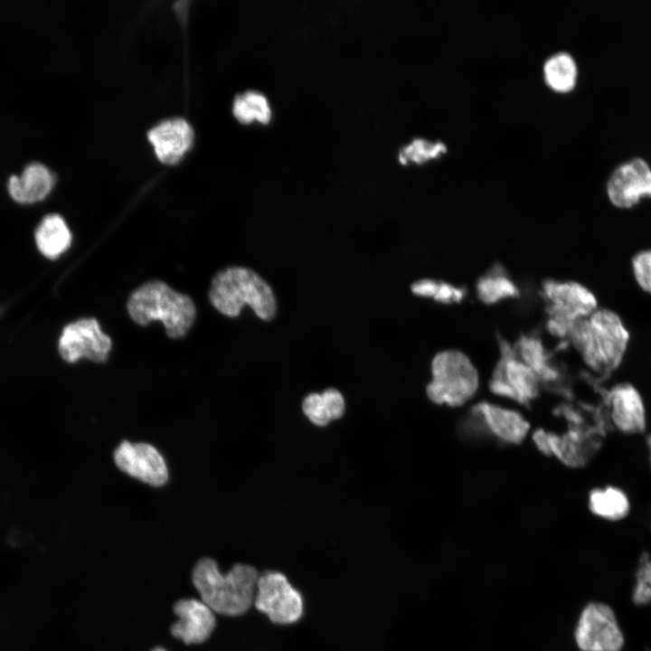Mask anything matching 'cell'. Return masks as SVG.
<instances>
[{
  "instance_id": "cell-1",
  "label": "cell",
  "mask_w": 651,
  "mask_h": 651,
  "mask_svg": "<svg viewBox=\"0 0 651 651\" xmlns=\"http://www.w3.org/2000/svg\"><path fill=\"white\" fill-rule=\"evenodd\" d=\"M567 338L590 371L599 376H609L624 361L630 333L616 311L599 307L577 321Z\"/></svg>"
},
{
  "instance_id": "cell-2",
  "label": "cell",
  "mask_w": 651,
  "mask_h": 651,
  "mask_svg": "<svg viewBox=\"0 0 651 651\" xmlns=\"http://www.w3.org/2000/svg\"><path fill=\"white\" fill-rule=\"evenodd\" d=\"M259 571L248 564L237 563L222 574L217 562L209 557L200 559L192 571V581L201 600L213 612L241 616L254 603Z\"/></svg>"
},
{
  "instance_id": "cell-3",
  "label": "cell",
  "mask_w": 651,
  "mask_h": 651,
  "mask_svg": "<svg viewBox=\"0 0 651 651\" xmlns=\"http://www.w3.org/2000/svg\"><path fill=\"white\" fill-rule=\"evenodd\" d=\"M209 298L219 312L230 317L239 316L245 305L265 321L271 320L277 311L270 286L258 273L243 267H231L217 273Z\"/></svg>"
},
{
  "instance_id": "cell-4",
  "label": "cell",
  "mask_w": 651,
  "mask_h": 651,
  "mask_svg": "<svg viewBox=\"0 0 651 651\" xmlns=\"http://www.w3.org/2000/svg\"><path fill=\"white\" fill-rule=\"evenodd\" d=\"M127 312L138 325L160 320L171 338L184 336L193 326L196 309L190 297L161 281H150L136 289L127 301Z\"/></svg>"
},
{
  "instance_id": "cell-5",
  "label": "cell",
  "mask_w": 651,
  "mask_h": 651,
  "mask_svg": "<svg viewBox=\"0 0 651 651\" xmlns=\"http://www.w3.org/2000/svg\"><path fill=\"white\" fill-rule=\"evenodd\" d=\"M432 379L427 395L433 402L458 407L476 392L479 377L469 357L456 349L439 352L431 362Z\"/></svg>"
},
{
  "instance_id": "cell-6",
  "label": "cell",
  "mask_w": 651,
  "mask_h": 651,
  "mask_svg": "<svg viewBox=\"0 0 651 651\" xmlns=\"http://www.w3.org/2000/svg\"><path fill=\"white\" fill-rule=\"evenodd\" d=\"M542 288L549 304L547 327L557 336L568 337L577 321L599 307L594 293L580 282L548 279L543 282Z\"/></svg>"
},
{
  "instance_id": "cell-7",
  "label": "cell",
  "mask_w": 651,
  "mask_h": 651,
  "mask_svg": "<svg viewBox=\"0 0 651 651\" xmlns=\"http://www.w3.org/2000/svg\"><path fill=\"white\" fill-rule=\"evenodd\" d=\"M256 609L275 624L297 622L303 614L300 592L278 571H265L259 576L254 599Z\"/></svg>"
},
{
  "instance_id": "cell-8",
  "label": "cell",
  "mask_w": 651,
  "mask_h": 651,
  "mask_svg": "<svg viewBox=\"0 0 651 651\" xmlns=\"http://www.w3.org/2000/svg\"><path fill=\"white\" fill-rule=\"evenodd\" d=\"M574 637L581 651H621L624 636L612 609L600 602L589 603L581 611Z\"/></svg>"
},
{
  "instance_id": "cell-9",
  "label": "cell",
  "mask_w": 651,
  "mask_h": 651,
  "mask_svg": "<svg viewBox=\"0 0 651 651\" xmlns=\"http://www.w3.org/2000/svg\"><path fill=\"white\" fill-rule=\"evenodd\" d=\"M112 342L95 318H82L67 325L58 342L61 358L75 363L81 358L105 362L111 350Z\"/></svg>"
},
{
  "instance_id": "cell-10",
  "label": "cell",
  "mask_w": 651,
  "mask_h": 651,
  "mask_svg": "<svg viewBox=\"0 0 651 651\" xmlns=\"http://www.w3.org/2000/svg\"><path fill=\"white\" fill-rule=\"evenodd\" d=\"M608 419L615 430L622 435L646 434L648 425L644 397L636 385L619 382L606 393Z\"/></svg>"
},
{
  "instance_id": "cell-11",
  "label": "cell",
  "mask_w": 651,
  "mask_h": 651,
  "mask_svg": "<svg viewBox=\"0 0 651 651\" xmlns=\"http://www.w3.org/2000/svg\"><path fill=\"white\" fill-rule=\"evenodd\" d=\"M607 195L610 203L621 210L637 205L651 198V167L641 157L631 158L618 165L607 181Z\"/></svg>"
},
{
  "instance_id": "cell-12",
  "label": "cell",
  "mask_w": 651,
  "mask_h": 651,
  "mask_svg": "<svg viewBox=\"0 0 651 651\" xmlns=\"http://www.w3.org/2000/svg\"><path fill=\"white\" fill-rule=\"evenodd\" d=\"M503 357L495 369L490 382L491 390L525 404L533 400L539 392V379L523 361L503 346Z\"/></svg>"
},
{
  "instance_id": "cell-13",
  "label": "cell",
  "mask_w": 651,
  "mask_h": 651,
  "mask_svg": "<svg viewBox=\"0 0 651 651\" xmlns=\"http://www.w3.org/2000/svg\"><path fill=\"white\" fill-rule=\"evenodd\" d=\"M114 459L121 471L150 486H161L168 479L164 458L150 444L125 440L116 448Z\"/></svg>"
},
{
  "instance_id": "cell-14",
  "label": "cell",
  "mask_w": 651,
  "mask_h": 651,
  "mask_svg": "<svg viewBox=\"0 0 651 651\" xmlns=\"http://www.w3.org/2000/svg\"><path fill=\"white\" fill-rule=\"evenodd\" d=\"M173 611L178 620L171 626V634L186 645L203 643L216 627L214 612L202 600L181 599Z\"/></svg>"
},
{
  "instance_id": "cell-15",
  "label": "cell",
  "mask_w": 651,
  "mask_h": 651,
  "mask_svg": "<svg viewBox=\"0 0 651 651\" xmlns=\"http://www.w3.org/2000/svg\"><path fill=\"white\" fill-rule=\"evenodd\" d=\"M147 137L157 158L165 164H175L191 147L193 131L185 119L175 118L157 124Z\"/></svg>"
},
{
  "instance_id": "cell-16",
  "label": "cell",
  "mask_w": 651,
  "mask_h": 651,
  "mask_svg": "<svg viewBox=\"0 0 651 651\" xmlns=\"http://www.w3.org/2000/svg\"><path fill=\"white\" fill-rule=\"evenodd\" d=\"M55 177L42 163L32 162L21 175H13L8 180L11 197L21 203H33L43 200L52 191Z\"/></svg>"
},
{
  "instance_id": "cell-17",
  "label": "cell",
  "mask_w": 651,
  "mask_h": 651,
  "mask_svg": "<svg viewBox=\"0 0 651 651\" xmlns=\"http://www.w3.org/2000/svg\"><path fill=\"white\" fill-rule=\"evenodd\" d=\"M491 432L503 441L517 444L525 438L529 423L512 410L482 402L476 407Z\"/></svg>"
},
{
  "instance_id": "cell-18",
  "label": "cell",
  "mask_w": 651,
  "mask_h": 651,
  "mask_svg": "<svg viewBox=\"0 0 651 651\" xmlns=\"http://www.w3.org/2000/svg\"><path fill=\"white\" fill-rule=\"evenodd\" d=\"M590 512L600 519L609 522L622 521L631 511V501L621 487L607 485L593 488L588 496Z\"/></svg>"
},
{
  "instance_id": "cell-19",
  "label": "cell",
  "mask_w": 651,
  "mask_h": 651,
  "mask_svg": "<svg viewBox=\"0 0 651 651\" xmlns=\"http://www.w3.org/2000/svg\"><path fill=\"white\" fill-rule=\"evenodd\" d=\"M71 233L64 219L52 213L44 216L35 230V242L39 251L47 259H55L71 244Z\"/></svg>"
},
{
  "instance_id": "cell-20",
  "label": "cell",
  "mask_w": 651,
  "mask_h": 651,
  "mask_svg": "<svg viewBox=\"0 0 651 651\" xmlns=\"http://www.w3.org/2000/svg\"><path fill=\"white\" fill-rule=\"evenodd\" d=\"M547 84L560 92L570 91L575 86L578 69L571 54L561 52L549 57L543 66Z\"/></svg>"
},
{
  "instance_id": "cell-21",
  "label": "cell",
  "mask_w": 651,
  "mask_h": 651,
  "mask_svg": "<svg viewBox=\"0 0 651 651\" xmlns=\"http://www.w3.org/2000/svg\"><path fill=\"white\" fill-rule=\"evenodd\" d=\"M516 355L535 373L539 381H552L557 372L548 361V356L541 342L533 337L524 336L516 345Z\"/></svg>"
},
{
  "instance_id": "cell-22",
  "label": "cell",
  "mask_w": 651,
  "mask_h": 651,
  "mask_svg": "<svg viewBox=\"0 0 651 651\" xmlns=\"http://www.w3.org/2000/svg\"><path fill=\"white\" fill-rule=\"evenodd\" d=\"M232 112L241 123L253 120L268 123L271 118V108L267 97L256 90L238 94L233 101Z\"/></svg>"
},
{
  "instance_id": "cell-23",
  "label": "cell",
  "mask_w": 651,
  "mask_h": 651,
  "mask_svg": "<svg viewBox=\"0 0 651 651\" xmlns=\"http://www.w3.org/2000/svg\"><path fill=\"white\" fill-rule=\"evenodd\" d=\"M476 289L478 298L488 305L519 294L514 283L500 269L479 278Z\"/></svg>"
},
{
  "instance_id": "cell-24",
  "label": "cell",
  "mask_w": 651,
  "mask_h": 651,
  "mask_svg": "<svg viewBox=\"0 0 651 651\" xmlns=\"http://www.w3.org/2000/svg\"><path fill=\"white\" fill-rule=\"evenodd\" d=\"M445 151L446 146L441 142L432 143L422 138H416L401 150L399 159L402 164H406L408 161L422 163Z\"/></svg>"
},
{
  "instance_id": "cell-25",
  "label": "cell",
  "mask_w": 651,
  "mask_h": 651,
  "mask_svg": "<svg viewBox=\"0 0 651 651\" xmlns=\"http://www.w3.org/2000/svg\"><path fill=\"white\" fill-rule=\"evenodd\" d=\"M631 269L638 288L651 295V249L641 250L634 254Z\"/></svg>"
},
{
  "instance_id": "cell-26",
  "label": "cell",
  "mask_w": 651,
  "mask_h": 651,
  "mask_svg": "<svg viewBox=\"0 0 651 651\" xmlns=\"http://www.w3.org/2000/svg\"><path fill=\"white\" fill-rule=\"evenodd\" d=\"M633 599L637 605L651 602V558L647 554H644L640 559Z\"/></svg>"
},
{
  "instance_id": "cell-27",
  "label": "cell",
  "mask_w": 651,
  "mask_h": 651,
  "mask_svg": "<svg viewBox=\"0 0 651 651\" xmlns=\"http://www.w3.org/2000/svg\"><path fill=\"white\" fill-rule=\"evenodd\" d=\"M303 410L310 421L316 425L325 426L331 420L321 394L310 393L307 395L303 401Z\"/></svg>"
},
{
  "instance_id": "cell-28",
  "label": "cell",
  "mask_w": 651,
  "mask_h": 651,
  "mask_svg": "<svg viewBox=\"0 0 651 651\" xmlns=\"http://www.w3.org/2000/svg\"><path fill=\"white\" fill-rule=\"evenodd\" d=\"M321 395L330 419L340 418L344 411V401L341 392L331 388L326 390Z\"/></svg>"
},
{
  "instance_id": "cell-29",
  "label": "cell",
  "mask_w": 651,
  "mask_h": 651,
  "mask_svg": "<svg viewBox=\"0 0 651 651\" xmlns=\"http://www.w3.org/2000/svg\"><path fill=\"white\" fill-rule=\"evenodd\" d=\"M463 297V288H456L449 283L439 281L433 299L443 304H450L460 302Z\"/></svg>"
},
{
  "instance_id": "cell-30",
  "label": "cell",
  "mask_w": 651,
  "mask_h": 651,
  "mask_svg": "<svg viewBox=\"0 0 651 651\" xmlns=\"http://www.w3.org/2000/svg\"><path fill=\"white\" fill-rule=\"evenodd\" d=\"M439 282L434 279L424 278L414 282L411 287V292L420 297H434Z\"/></svg>"
},
{
  "instance_id": "cell-31",
  "label": "cell",
  "mask_w": 651,
  "mask_h": 651,
  "mask_svg": "<svg viewBox=\"0 0 651 651\" xmlns=\"http://www.w3.org/2000/svg\"><path fill=\"white\" fill-rule=\"evenodd\" d=\"M646 445L648 451V456L650 458L651 462V431L646 433Z\"/></svg>"
},
{
  "instance_id": "cell-32",
  "label": "cell",
  "mask_w": 651,
  "mask_h": 651,
  "mask_svg": "<svg viewBox=\"0 0 651 651\" xmlns=\"http://www.w3.org/2000/svg\"><path fill=\"white\" fill-rule=\"evenodd\" d=\"M150 651H167V650L162 646H156L153 649H151Z\"/></svg>"
},
{
  "instance_id": "cell-33",
  "label": "cell",
  "mask_w": 651,
  "mask_h": 651,
  "mask_svg": "<svg viewBox=\"0 0 651 651\" xmlns=\"http://www.w3.org/2000/svg\"><path fill=\"white\" fill-rule=\"evenodd\" d=\"M2 312H3V308L0 307V316H1Z\"/></svg>"
}]
</instances>
